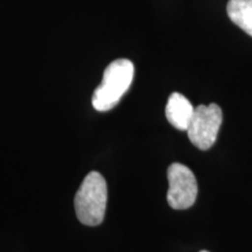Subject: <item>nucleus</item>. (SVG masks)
<instances>
[{
	"instance_id": "3",
	"label": "nucleus",
	"mask_w": 252,
	"mask_h": 252,
	"mask_svg": "<svg viewBox=\"0 0 252 252\" xmlns=\"http://www.w3.org/2000/svg\"><path fill=\"white\" fill-rule=\"evenodd\" d=\"M222 121V110L217 104L196 106L187 130L189 140L198 150H209L217 139Z\"/></svg>"
},
{
	"instance_id": "5",
	"label": "nucleus",
	"mask_w": 252,
	"mask_h": 252,
	"mask_svg": "<svg viewBox=\"0 0 252 252\" xmlns=\"http://www.w3.org/2000/svg\"><path fill=\"white\" fill-rule=\"evenodd\" d=\"M195 108L184 94L173 93L167 100L166 118L172 126L180 131H187L193 119Z\"/></svg>"
},
{
	"instance_id": "4",
	"label": "nucleus",
	"mask_w": 252,
	"mask_h": 252,
	"mask_svg": "<svg viewBox=\"0 0 252 252\" xmlns=\"http://www.w3.org/2000/svg\"><path fill=\"white\" fill-rule=\"evenodd\" d=\"M169 188L167 202L173 209L184 210L190 208L197 197V182L194 173L182 163L174 162L167 169Z\"/></svg>"
},
{
	"instance_id": "7",
	"label": "nucleus",
	"mask_w": 252,
	"mask_h": 252,
	"mask_svg": "<svg viewBox=\"0 0 252 252\" xmlns=\"http://www.w3.org/2000/svg\"><path fill=\"white\" fill-rule=\"evenodd\" d=\"M200 252H209V251H206V250H202V251H200Z\"/></svg>"
},
{
	"instance_id": "1",
	"label": "nucleus",
	"mask_w": 252,
	"mask_h": 252,
	"mask_svg": "<svg viewBox=\"0 0 252 252\" xmlns=\"http://www.w3.org/2000/svg\"><path fill=\"white\" fill-rule=\"evenodd\" d=\"M134 76V65L130 60L118 59L110 63L104 71L103 80L93 94V106L99 112L109 111L130 89Z\"/></svg>"
},
{
	"instance_id": "2",
	"label": "nucleus",
	"mask_w": 252,
	"mask_h": 252,
	"mask_svg": "<svg viewBox=\"0 0 252 252\" xmlns=\"http://www.w3.org/2000/svg\"><path fill=\"white\" fill-rule=\"evenodd\" d=\"M108 204V185L98 172H90L75 195L74 206L82 224L99 225L103 222Z\"/></svg>"
},
{
	"instance_id": "6",
	"label": "nucleus",
	"mask_w": 252,
	"mask_h": 252,
	"mask_svg": "<svg viewBox=\"0 0 252 252\" xmlns=\"http://www.w3.org/2000/svg\"><path fill=\"white\" fill-rule=\"evenodd\" d=\"M226 12L232 23L252 36V0H229Z\"/></svg>"
}]
</instances>
